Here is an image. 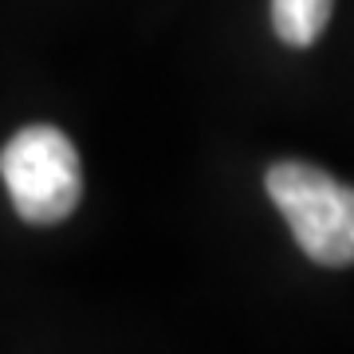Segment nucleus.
<instances>
[{
  "instance_id": "f257e3e1",
  "label": "nucleus",
  "mask_w": 354,
  "mask_h": 354,
  "mask_svg": "<svg viewBox=\"0 0 354 354\" xmlns=\"http://www.w3.org/2000/svg\"><path fill=\"white\" fill-rule=\"evenodd\" d=\"M295 244L323 268L354 264V189L307 162H279L264 177Z\"/></svg>"
},
{
  "instance_id": "f03ea898",
  "label": "nucleus",
  "mask_w": 354,
  "mask_h": 354,
  "mask_svg": "<svg viewBox=\"0 0 354 354\" xmlns=\"http://www.w3.org/2000/svg\"><path fill=\"white\" fill-rule=\"evenodd\" d=\"M0 177L12 197L20 221L28 225H59L75 213L83 197V165L79 150L64 130L24 127L0 150Z\"/></svg>"
},
{
  "instance_id": "7ed1b4c3",
  "label": "nucleus",
  "mask_w": 354,
  "mask_h": 354,
  "mask_svg": "<svg viewBox=\"0 0 354 354\" xmlns=\"http://www.w3.org/2000/svg\"><path fill=\"white\" fill-rule=\"evenodd\" d=\"M335 0H272V28L291 48H311L330 20Z\"/></svg>"
}]
</instances>
